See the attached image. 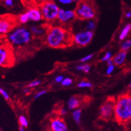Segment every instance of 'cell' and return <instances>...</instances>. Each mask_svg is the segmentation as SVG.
Instances as JSON below:
<instances>
[{
  "instance_id": "41",
  "label": "cell",
  "mask_w": 131,
  "mask_h": 131,
  "mask_svg": "<svg viewBox=\"0 0 131 131\" xmlns=\"http://www.w3.org/2000/svg\"><path fill=\"white\" fill-rule=\"evenodd\" d=\"M2 18H3V16H2V15H0V21L2 20Z\"/></svg>"
},
{
  "instance_id": "35",
  "label": "cell",
  "mask_w": 131,
  "mask_h": 131,
  "mask_svg": "<svg viewBox=\"0 0 131 131\" xmlns=\"http://www.w3.org/2000/svg\"><path fill=\"white\" fill-rule=\"evenodd\" d=\"M125 17L126 18H131V12L130 11H128V12H126L125 13Z\"/></svg>"
},
{
  "instance_id": "31",
  "label": "cell",
  "mask_w": 131,
  "mask_h": 131,
  "mask_svg": "<svg viewBox=\"0 0 131 131\" xmlns=\"http://www.w3.org/2000/svg\"><path fill=\"white\" fill-rule=\"evenodd\" d=\"M58 2L62 5H69L74 2V0H58Z\"/></svg>"
},
{
  "instance_id": "21",
  "label": "cell",
  "mask_w": 131,
  "mask_h": 131,
  "mask_svg": "<svg viewBox=\"0 0 131 131\" xmlns=\"http://www.w3.org/2000/svg\"><path fill=\"white\" fill-rule=\"evenodd\" d=\"M19 125H21V126L23 127V128L27 127L29 125L28 120L24 115H21V116H19Z\"/></svg>"
},
{
  "instance_id": "43",
  "label": "cell",
  "mask_w": 131,
  "mask_h": 131,
  "mask_svg": "<svg viewBox=\"0 0 131 131\" xmlns=\"http://www.w3.org/2000/svg\"><path fill=\"white\" fill-rule=\"evenodd\" d=\"M0 131H2V130H0Z\"/></svg>"
},
{
  "instance_id": "27",
  "label": "cell",
  "mask_w": 131,
  "mask_h": 131,
  "mask_svg": "<svg viewBox=\"0 0 131 131\" xmlns=\"http://www.w3.org/2000/svg\"><path fill=\"white\" fill-rule=\"evenodd\" d=\"M41 84V82L40 81V80H33V81L31 82L28 84V88H35V87L39 86Z\"/></svg>"
},
{
  "instance_id": "30",
  "label": "cell",
  "mask_w": 131,
  "mask_h": 131,
  "mask_svg": "<svg viewBox=\"0 0 131 131\" xmlns=\"http://www.w3.org/2000/svg\"><path fill=\"white\" fill-rule=\"evenodd\" d=\"M47 92V91L46 90H40V91H39L38 92H37L36 94H35V96H34V98H35V99H38V98H39L40 97L43 96V95L46 94Z\"/></svg>"
},
{
  "instance_id": "3",
  "label": "cell",
  "mask_w": 131,
  "mask_h": 131,
  "mask_svg": "<svg viewBox=\"0 0 131 131\" xmlns=\"http://www.w3.org/2000/svg\"><path fill=\"white\" fill-rule=\"evenodd\" d=\"M32 33L29 30L24 27L13 29L7 36V40L13 46L22 47L27 45L31 41Z\"/></svg>"
},
{
  "instance_id": "32",
  "label": "cell",
  "mask_w": 131,
  "mask_h": 131,
  "mask_svg": "<svg viewBox=\"0 0 131 131\" xmlns=\"http://www.w3.org/2000/svg\"><path fill=\"white\" fill-rule=\"evenodd\" d=\"M64 76L63 75H58L55 78V81L56 82V83H61L62 81H63Z\"/></svg>"
},
{
  "instance_id": "18",
  "label": "cell",
  "mask_w": 131,
  "mask_h": 131,
  "mask_svg": "<svg viewBox=\"0 0 131 131\" xmlns=\"http://www.w3.org/2000/svg\"><path fill=\"white\" fill-rule=\"evenodd\" d=\"M76 70L77 71L83 72L84 73H89L91 70V66L88 64H81L76 66Z\"/></svg>"
},
{
  "instance_id": "6",
  "label": "cell",
  "mask_w": 131,
  "mask_h": 131,
  "mask_svg": "<svg viewBox=\"0 0 131 131\" xmlns=\"http://www.w3.org/2000/svg\"><path fill=\"white\" fill-rule=\"evenodd\" d=\"M13 50L8 45H0V66L10 67L13 64Z\"/></svg>"
},
{
  "instance_id": "4",
  "label": "cell",
  "mask_w": 131,
  "mask_h": 131,
  "mask_svg": "<svg viewBox=\"0 0 131 131\" xmlns=\"http://www.w3.org/2000/svg\"><path fill=\"white\" fill-rule=\"evenodd\" d=\"M77 18L83 20H93L96 16V11L93 5L87 1H82L75 10Z\"/></svg>"
},
{
  "instance_id": "1",
  "label": "cell",
  "mask_w": 131,
  "mask_h": 131,
  "mask_svg": "<svg viewBox=\"0 0 131 131\" xmlns=\"http://www.w3.org/2000/svg\"><path fill=\"white\" fill-rule=\"evenodd\" d=\"M46 43L52 48H63L73 43V35L67 29L61 26L50 28L46 33Z\"/></svg>"
},
{
  "instance_id": "26",
  "label": "cell",
  "mask_w": 131,
  "mask_h": 131,
  "mask_svg": "<svg viewBox=\"0 0 131 131\" xmlns=\"http://www.w3.org/2000/svg\"><path fill=\"white\" fill-rule=\"evenodd\" d=\"M0 94L3 96L4 99L6 100H9L10 99V96L9 93L5 90V89L2 88V87H0Z\"/></svg>"
},
{
  "instance_id": "8",
  "label": "cell",
  "mask_w": 131,
  "mask_h": 131,
  "mask_svg": "<svg viewBox=\"0 0 131 131\" xmlns=\"http://www.w3.org/2000/svg\"><path fill=\"white\" fill-rule=\"evenodd\" d=\"M115 99L108 98L100 107V116L104 120H109L114 116Z\"/></svg>"
},
{
  "instance_id": "37",
  "label": "cell",
  "mask_w": 131,
  "mask_h": 131,
  "mask_svg": "<svg viewBox=\"0 0 131 131\" xmlns=\"http://www.w3.org/2000/svg\"><path fill=\"white\" fill-rule=\"evenodd\" d=\"M106 64H107V66H109V65H112V64H113V60H108V61L106 62Z\"/></svg>"
},
{
  "instance_id": "14",
  "label": "cell",
  "mask_w": 131,
  "mask_h": 131,
  "mask_svg": "<svg viewBox=\"0 0 131 131\" xmlns=\"http://www.w3.org/2000/svg\"><path fill=\"white\" fill-rule=\"evenodd\" d=\"M80 105H81V100L77 96H71L67 102V108L72 111L79 108Z\"/></svg>"
},
{
  "instance_id": "29",
  "label": "cell",
  "mask_w": 131,
  "mask_h": 131,
  "mask_svg": "<svg viewBox=\"0 0 131 131\" xmlns=\"http://www.w3.org/2000/svg\"><path fill=\"white\" fill-rule=\"evenodd\" d=\"M115 64L109 65V66H107V68H106V75H111L113 73V72L115 71Z\"/></svg>"
},
{
  "instance_id": "23",
  "label": "cell",
  "mask_w": 131,
  "mask_h": 131,
  "mask_svg": "<svg viewBox=\"0 0 131 131\" xmlns=\"http://www.w3.org/2000/svg\"><path fill=\"white\" fill-rule=\"evenodd\" d=\"M96 28V23L93 20H89L86 24L85 30H89V31H93L95 30Z\"/></svg>"
},
{
  "instance_id": "17",
  "label": "cell",
  "mask_w": 131,
  "mask_h": 131,
  "mask_svg": "<svg viewBox=\"0 0 131 131\" xmlns=\"http://www.w3.org/2000/svg\"><path fill=\"white\" fill-rule=\"evenodd\" d=\"M81 115H82V110L79 108L73 110V113H72V116L74 120V121L75 122L76 124L79 125L81 123Z\"/></svg>"
},
{
  "instance_id": "5",
  "label": "cell",
  "mask_w": 131,
  "mask_h": 131,
  "mask_svg": "<svg viewBox=\"0 0 131 131\" xmlns=\"http://www.w3.org/2000/svg\"><path fill=\"white\" fill-rule=\"evenodd\" d=\"M40 10L43 15V19L47 22H53L57 19L60 8L55 2L48 1L42 4Z\"/></svg>"
},
{
  "instance_id": "24",
  "label": "cell",
  "mask_w": 131,
  "mask_h": 131,
  "mask_svg": "<svg viewBox=\"0 0 131 131\" xmlns=\"http://www.w3.org/2000/svg\"><path fill=\"white\" fill-rule=\"evenodd\" d=\"M113 57V52L111 51H106V53L104 54L103 57L101 58V61L102 62H107L108 60H111L112 58Z\"/></svg>"
},
{
  "instance_id": "38",
  "label": "cell",
  "mask_w": 131,
  "mask_h": 131,
  "mask_svg": "<svg viewBox=\"0 0 131 131\" xmlns=\"http://www.w3.org/2000/svg\"><path fill=\"white\" fill-rule=\"evenodd\" d=\"M128 90H129L130 93H131V82H130L129 84H128Z\"/></svg>"
},
{
  "instance_id": "9",
  "label": "cell",
  "mask_w": 131,
  "mask_h": 131,
  "mask_svg": "<svg viewBox=\"0 0 131 131\" xmlns=\"http://www.w3.org/2000/svg\"><path fill=\"white\" fill-rule=\"evenodd\" d=\"M49 129L51 131H68V126L61 117L55 116L50 120Z\"/></svg>"
},
{
  "instance_id": "16",
  "label": "cell",
  "mask_w": 131,
  "mask_h": 131,
  "mask_svg": "<svg viewBox=\"0 0 131 131\" xmlns=\"http://www.w3.org/2000/svg\"><path fill=\"white\" fill-rule=\"evenodd\" d=\"M29 30L31 32L32 35L37 36L45 35L47 33V31H45V28H41V27L35 26V25H31L30 27Z\"/></svg>"
},
{
  "instance_id": "40",
  "label": "cell",
  "mask_w": 131,
  "mask_h": 131,
  "mask_svg": "<svg viewBox=\"0 0 131 131\" xmlns=\"http://www.w3.org/2000/svg\"><path fill=\"white\" fill-rule=\"evenodd\" d=\"M83 0H74V2H77V3H80L81 2H82Z\"/></svg>"
},
{
  "instance_id": "19",
  "label": "cell",
  "mask_w": 131,
  "mask_h": 131,
  "mask_svg": "<svg viewBox=\"0 0 131 131\" xmlns=\"http://www.w3.org/2000/svg\"><path fill=\"white\" fill-rule=\"evenodd\" d=\"M93 84L91 82L86 80H82L77 84V87L80 88H91Z\"/></svg>"
},
{
  "instance_id": "33",
  "label": "cell",
  "mask_w": 131,
  "mask_h": 131,
  "mask_svg": "<svg viewBox=\"0 0 131 131\" xmlns=\"http://www.w3.org/2000/svg\"><path fill=\"white\" fill-rule=\"evenodd\" d=\"M13 2H14V0H5V1H4L5 5H7V6L8 7L13 6Z\"/></svg>"
},
{
  "instance_id": "34",
  "label": "cell",
  "mask_w": 131,
  "mask_h": 131,
  "mask_svg": "<svg viewBox=\"0 0 131 131\" xmlns=\"http://www.w3.org/2000/svg\"><path fill=\"white\" fill-rule=\"evenodd\" d=\"M67 112V109H65V108H61L59 110V113L61 116H64V115H66Z\"/></svg>"
},
{
  "instance_id": "7",
  "label": "cell",
  "mask_w": 131,
  "mask_h": 131,
  "mask_svg": "<svg viewBox=\"0 0 131 131\" xmlns=\"http://www.w3.org/2000/svg\"><path fill=\"white\" fill-rule=\"evenodd\" d=\"M94 36V32L89 30H82L75 33L73 35V43H75L77 46L85 47L88 46Z\"/></svg>"
},
{
  "instance_id": "25",
  "label": "cell",
  "mask_w": 131,
  "mask_h": 131,
  "mask_svg": "<svg viewBox=\"0 0 131 131\" xmlns=\"http://www.w3.org/2000/svg\"><path fill=\"white\" fill-rule=\"evenodd\" d=\"M73 81L71 78H69V77H67V78H63V81H62V82L61 84V85L63 86L67 87L71 86V85L73 84Z\"/></svg>"
},
{
  "instance_id": "2",
  "label": "cell",
  "mask_w": 131,
  "mask_h": 131,
  "mask_svg": "<svg viewBox=\"0 0 131 131\" xmlns=\"http://www.w3.org/2000/svg\"><path fill=\"white\" fill-rule=\"evenodd\" d=\"M114 117L122 124L131 121V93L122 94L115 99Z\"/></svg>"
},
{
  "instance_id": "22",
  "label": "cell",
  "mask_w": 131,
  "mask_h": 131,
  "mask_svg": "<svg viewBox=\"0 0 131 131\" xmlns=\"http://www.w3.org/2000/svg\"><path fill=\"white\" fill-rule=\"evenodd\" d=\"M131 48V40H125L121 45V50L124 51H127Z\"/></svg>"
},
{
  "instance_id": "28",
  "label": "cell",
  "mask_w": 131,
  "mask_h": 131,
  "mask_svg": "<svg viewBox=\"0 0 131 131\" xmlns=\"http://www.w3.org/2000/svg\"><path fill=\"white\" fill-rule=\"evenodd\" d=\"M93 54H89L86 55L85 56L83 57V58L80 60V62H81V63H85V62H87L89 60H91L92 58H93Z\"/></svg>"
},
{
  "instance_id": "12",
  "label": "cell",
  "mask_w": 131,
  "mask_h": 131,
  "mask_svg": "<svg viewBox=\"0 0 131 131\" xmlns=\"http://www.w3.org/2000/svg\"><path fill=\"white\" fill-rule=\"evenodd\" d=\"M27 13L29 16V21L38 22L43 19V15H42L40 9L36 8V7L31 8L27 12Z\"/></svg>"
},
{
  "instance_id": "13",
  "label": "cell",
  "mask_w": 131,
  "mask_h": 131,
  "mask_svg": "<svg viewBox=\"0 0 131 131\" xmlns=\"http://www.w3.org/2000/svg\"><path fill=\"white\" fill-rule=\"evenodd\" d=\"M126 56H127V54L126 51H120L118 53L116 54L115 56H113L112 60H113V64L115 66H121L122 65L125 64L126 61Z\"/></svg>"
},
{
  "instance_id": "42",
  "label": "cell",
  "mask_w": 131,
  "mask_h": 131,
  "mask_svg": "<svg viewBox=\"0 0 131 131\" xmlns=\"http://www.w3.org/2000/svg\"><path fill=\"white\" fill-rule=\"evenodd\" d=\"M130 74H131V70H130Z\"/></svg>"
},
{
  "instance_id": "39",
  "label": "cell",
  "mask_w": 131,
  "mask_h": 131,
  "mask_svg": "<svg viewBox=\"0 0 131 131\" xmlns=\"http://www.w3.org/2000/svg\"><path fill=\"white\" fill-rule=\"evenodd\" d=\"M19 131H25V129H24L23 127H21V126L19 128Z\"/></svg>"
},
{
  "instance_id": "36",
  "label": "cell",
  "mask_w": 131,
  "mask_h": 131,
  "mask_svg": "<svg viewBox=\"0 0 131 131\" xmlns=\"http://www.w3.org/2000/svg\"><path fill=\"white\" fill-rule=\"evenodd\" d=\"M23 92L25 93V94H28L30 93V90L29 88H25L23 89Z\"/></svg>"
},
{
  "instance_id": "10",
  "label": "cell",
  "mask_w": 131,
  "mask_h": 131,
  "mask_svg": "<svg viewBox=\"0 0 131 131\" xmlns=\"http://www.w3.org/2000/svg\"><path fill=\"white\" fill-rule=\"evenodd\" d=\"M15 25V20L12 18L5 17L0 21V35L8 34L14 29Z\"/></svg>"
},
{
  "instance_id": "11",
  "label": "cell",
  "mask_w": 131,
  "mask_h": 131,
  "mask_svg": "<svg viewBox=\"0 0 131 131\" xmlns=\"http://www.w3.org/2000/svg\"><path fill=\"white\" fill-rule=\"evenodd\" d=\"M76 18L77 16L75 10L60 9L58 16H57V20L60 23H67L72 22Z\"/></svg>"
},
{
  "instance_id": "15",
  "label": "cell",
  "mask_w": 131,
  "mask_h": 131,
  "mask_svg": "<svg viewBox=\"0 0 131 131\" xmlns=\"http://www.w3.org/2000/svg\"><path fill=\"white\" fill-rule=\"evenodd\" d=\"M131 31V23H127L123 27L118 36V39L121 41L126 40V38L129 35Z\"/></svg>"
},
{
  "instance_id": "20",
  "label": "cell",
  "mask_w": 131,
  "mask_h": 131,
  "mask_svg": "<svg viewBox=\"0 0 131 131\" xmlns=\"http://www.w3.org/2000/svg\"><path fill=\"white\" fill-rule=\"evenodd\" d=\"M17 20H18L19 22L21 23H22V24H24V23H27V22L29 21V16H28V15H27V12L22 13V14H21V15H19Z\"/></svg>"
}]
</instances>
